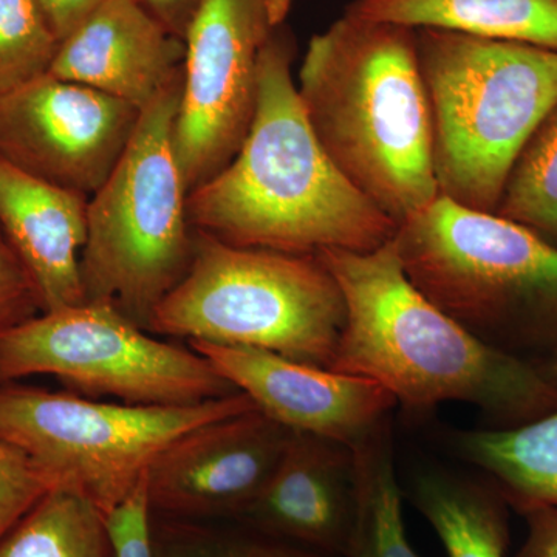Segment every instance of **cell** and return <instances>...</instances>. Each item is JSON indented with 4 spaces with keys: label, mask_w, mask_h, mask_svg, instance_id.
I'll return each mask as SVG.
<instances>
[{
    "label": "cell",
    "mask_w": 557,
    "mask_h": 557,
    "mask_svg": "<svg viewBox=\"0 0 557 557\" xmlns=\"http://www.w3.org/2000/svg\"><path fill=\"white\" fill-rule=\"evenodd\" d=\"M338 282L346 324L330 369L387 388L408 410L460 403L519 428L557 410V384L537 362L483 343L406 276L394 239L373 251L318 252Z\"/></svg>",
    "instance_id": "cell-1"
},
{
    "label": "cell",
    "mask_w": 557,
    "mask_h": 557,
    "mask_svg": "<svg viewBox=\"0 0 557 557\" xmlns=\"http://www.w3.org/2000/svg\"><path fill=\"white\" fill-rule=\"evenodd\" d=\"M454 446L516 512L557 508V410L519 428L456 432Z\"/></svg>",
    "instance_id": "cell-18"
},
{
    "label": "cell",
    "mask_w": 557,
    "mask_h": 557,
    "mask_svg": "<svg viewBox=\"0 0 557 557\" xmlns=\"http://www.w3.org/2000/svg\"><path fill=\"white\" fill-rule=\"evenodd\" d=\"M89 197L0 160V228L38 288L42 313L86 302L81 255Z\"/></svg>",
    "instance_id": "cell-16"
},
{
    "label": "cell",
    "mask_w": 557,
    "mask_h": 557,
    "mask_svg": "<svg viewBox=\"0 0 557 557\" xmlns=\"http://www.w3.org/2000/svg\"><path fill=\"white\" fill-rule=\"evenodd\" d=\"M35 375L81 397L157 408L239 392L193 347L164 343L100 300L46 311L0 336V386Z\"/></svg>",
    "instance_id": "cell-9"
},
{
    "label": "cell",
    "mask_w": 557,
    "mask_h": 557,
    "mask_svg": "<svg viewBox=\"0 0 557 557\" xmlns=\"http://www.w3.org/2000/svg\"><path fill=\"white\" fill-rule=\"evenodd\" d=\"M347 13L557 50V0H355Z\"/></svg>",
    "instance_id": "cell-17"
},
{
    "label": "cell",
    "mask_w": 557,
    "mask_h": 557,
    "mask_svg": "<svg viewBox=\"0 0 557 557\" xmlns=\"http://www.w3.org/2000/svg\"><path fill=\"white\" fill-rule=\"evenodd\" d=\"M528 536L516 557H557V508L531 507L519 512Z\"/></svg>",
    "instance_id": "cell-28"
},
{
    "label": "cell",
    "mask_w": 557,
    "mask_h": 557,
    "mask_svg": "<svg viewBox=\"0 0 557 557\" xmlns=\"http://www.w3.org/2000/svg\"><path fill=\"white\" fill-rule=\"evenodd\" d=\"M60 44L38 0H0V98L47 75Z\"/></svg>",
    "instance_id": "cell-24"
},
{
    "label": "cell",
    "mask_w": 557,
    "mask_h": 557,
    "mask_svg": "<svg viewBox=\"0 0 557 557\" xmlns=\"http://www.w3.org/2000/svg\"><path fill=\"white\" fill-rule=\"evenodd\" d=\"M40 313L38 288L0 228V336Z\"/></svg>",
    "instance_id": "cell-26"
},
{
    "label": "cell",
    "mask_w": 557,
    "mask_h": 557,
    "mask_svg": "<svg viewBox=\"0 0 557 557\" xmlns=\"http://www.w3.org/2000/svg\"><path fill=\"white\" fill-rule=\"evenodd\" d=\"M182 89L183 69L141 109L126 149L87 205L84 296L113 304L148 332L194 256L196 231L174 143Z\"/></svg>",
    "instance_id": "cell-6"
},
{
    "label": "cell",
    "mask_w": 557,
    "mask_h": 557,
    "mask_svg": "<svg viewBox=\"0 0 557 557\" xmlns=\"http://www.w3.org/2000/svg\"><path fill=\"white\" fill-rule=\"evenodd\" d=\"M412 504L435 531L448 557H505L509 505L490 479L424 471L413 480Z\"/></svg>",
    "instance_id": "cell-19"
},
{
    "label": "cell",
    "mask_w": 557,
    "mask_h": 557,
    "mask_svg": "<svg viewBox=\"0 0 557 557\" xmlns=\"http://www.w3.org/2000/svg\"><path fill=\"white\" fill-rule=\"evenodd\" d=\"M296 87L330 160L397 225L438 199L413 28L346 11L311 38Z\"/></svg>",
    "instance_id": "cell-3"
},
{
    "label": "cell",
    "mask_w": 557,
    "mask_h": 557,
    "mask_svg": "<svg viewBox=\"0 0 557 557\" xmlns=\"http://www.w3.org/2000/svg\"><path fill=\"white\" fill-rule=\"evenodd\" d=\"M0 557H116L108 519L86 498L53 490L0 541Z\"/></svg>",
    "instance_id": "cell-21"
},
{
    "label": "cell",
    "mask_w": 557,
    "mask_h": 557,
    "mask_svg": "<svg viewBox=\"0 0 557 557\" xmlns=\"http://www.w3.org/2000/svg\"><path fill=\"white\" fill-rule=\"evenodd\" d=\"M53 490V480L33 458L0 442V541Z\"/></svg>",
    "instance_id": "cell-25"
},
{
    "label": "cell",
    "mask_w": 557,
    "mask_h": 557,
    "mask_svg": "<svg viewBox=\"0 0 557 557\" xmlns=\"http://www.w3.org/2000/svg\"><path fill=\"white\" fill-rule=\"evenodd\" d=\"M150 512L145 480L126 502L108 516L116 557H153Z\"/></svg>",
    "instance_id": "cell-27"
},
{
    "label": "cell",
    "mask_w": 557,
    "mask_h": 557,
    "mask_svg": "<svg viewBox=\"0 0 557 557\" xmlns=\"http://www.w3.org/2000/svg\"><path fill=\"white\" fill-rule=\"evenodd\" d=\"M277 30L260 51L247 138L222 171L188 194L190 226L237 247L295 255L383 247L398 225L322 148L293 79L292 39Z\"/></svg>",
    "instance_id": "cell-2"
},
{
    "label": "cell",
    "mask_w": 557,
    "mask_h": 557,
    "mask_svg": "<svg viewBox=\"0 0 557 557\" xmlns=\"http://www.w3.org/2000/svg\"><path fill=\"white\" fill-rule=\"evenodd\" d=\"M255 408L242 392L196 406L157 408L10 383L0 386V442L24 450L57 490L86 498L108 518L141 485L172 440Z\"/></svg>",
    "instance_id": "cell-8"
},
{
    "label": "cell",
    "mask_w": 557,
    "mask_h": 557,
    "mask_svg": "<svg viewBox=\"0 0 557 557\" xmlns=\"http://www.w3.org/2000/svg\"><path fill=\"white\" fill-rule=\"evenodd\" d=\"M256 409L299 434L354 448L398 405L394 395L364 376L307 364L259 348L190 341Z\"/></svg>",
    "instance_id": "cell-13"
},
{
    "label": "cell",
    "mask_w": 557,
    "mask_h": 557,
    "mask_svg": "<svg viewBox=\"0 0 557 557\" xmlns=\"http://www.w3.org/2000/svg\"><path fill=\"white\" fill-rule=\"evenodd\" d=\"M139 113L129 102L47 73L0 98V160L94 196L126 149Z\"/></svg>",
    "instance_id": "cell-11"
},
{
    "label": "cell",
    "mask_w": 557,
    "mask_h": 557,
    "mask_svg": "<svg viewBox=\"0 0 557 557\" xmlns=\"http://www.w3.org/2000/svg\"><path fill=\"white\" fill-rule=\"evenodd\" d=\"M394 242L409 281L480 341L525 359L555 354L557 248L536 233L440 196Z\"/></svg>",
    "instance_id": "cell-5"
},
{
    "label": "cell",
    "mask_w": 557,
    "mask_h": 557,
    "mask_svg": "<svg viewBox=\"0 0 557 557\" xmlns=\"http://www.w3.org/2000/svg\"><path fill=\"white\" fill-rule=\"evenodd\" d=\"M271 27L265 0H201L185 39L175 152L188 194L214 177L247 138L260 51Z\"/></svg>",
    "instance_id": "cell-10"
},
{
    "label": "cell",
    "mask_w": 557,
    "mask_h": 557,
    "mask_svg": "<svg viewBox=\"0 0 557 557\" xmlns=\"http://www.w3.org/2000/svg\"><path fill=\"white\" fill-rule=\"evenodd\" d=\"M355 515L343 557H420L403 516V490L395 467L388 418L351 448Z\"/></svg>",
    "instance_id": "cell-20"
},
{
    "label": "cell",
    "mask_w": 557,
    "mask_h": 557,
    "mask_svg": "<svg viewBox=\"0 0 557 557\" xmlns=\"http://www.w3.org/2000/svg\"><path fill=\"white\" fill-rule=\"evenodd\" d=\"M183 62V39L138 0H106L61 40L49 73L141 110Z\"/></svg>",
    "instance_id": "cell-14"
},
{
    "label": "cell",
    "mask_w": 557,
    "mask_h": 557,
    "mask_svg": "<svg viewBox=\"0 0 557 557\" xmlns=\"http://www.w3.org/2000/svg\"><path fill=\"white\" fill-rule=\"evenodd\" d=\"M292 434L256 408L190 429L161 449L146 472L150 512L239 519L269 483Z\"/></svg>",
    "instance_id": "cell-12"
},
{
    "label": "cell",
    "mask_w": 557,
    "mask_h": 557,
    "mask_svg": "<svg viewBox=\"0 0 557 557\" xmlns=\"http://www.w3.org/2000/svg\"><path fill=\"white\" fill-rule=\"evenodd\" d=\"M271 27L277 28L287 20L293 0H265Z\"/></svg>",
    "instance_id": "cell-31"
},
{
    "label": "cell",
    "mask_w": 557,
    "mask_h": 557,
    "mask_svg": "<svg viewBox=\"0 0 557 557\" xmlns=\"http://www.w3.org/2000/svg\"><path fill=\"white\" fill-rule=\"evenodd\" d=\"M153 557H338L256 530L239 520L150 518Z\"/></svg>",
    "instance_id": "cell-23"
},
{
    "label": "cell",
    "mask_w": 557,
    "mask_h": 557,
    "mask_svg": "<svg viewBox=\"0 0 557 557\" xmlns=\"http://www.w3.org/2000/svg\"><path fill=\"white\" fill-rule=\"evenodd\" d=\"M496 214L525 226L557 248V106L516 160Z\"/></svg>",
    "instance_id": "cell-22"
},
{
    "label": "cell",
    "mask_w": 557,
    "mask_h": 557,
    "mask_svg": "<svg viewBox=\"0 0 557 557\" xmlns=\"http://www.w3.org/2000/svg\"><path fill=\"white\" fill-rule=\"evenodd\" d=\"M152 16L180 39H185L201 0H138Z\"/></svg>",
    "instance_id": "cell-30"
},
{
    "label": "cell",
    "mask_w": 557,
    "mask_h": 557,
    "mask_svg": "<svg viewBox=\"0 0 557 557\" xmlns=\"http://www.w3.org/2000/svg\"><path fill=\"white\" fill-rule=\"evenodd\" d=\"M38 2L49 21L51 30L61 42L106 0H38Z\"/></svg>",
    "instance_id": "cell-29"
},
{
    "label": "cell",
    "mask_w": 557,
    "mask_h": 557,
    "mask_svg": "<svg viewBox=\"0 0 557 557\" xmlns=\"http://www.w3.org/2000/svg\"><path fill=\"white\" fill-rule=\"evenodd\" d=\"M534 362H537L539 369L544 372V375L547 376L549 381L557 384V350L555 354L549 355V357Z\"/></svg>",
    "instance_id": "cell-32"
},
{
    "label": "cell",
    "mask_w": 557,
    "mask_h": 557,
    "mask_svg": "<svg viewBox=\"0 0 557 557\" xmlns=\"http://www.w3.org/2000/svg\"><path fill=\"white\" fill-rule=\"evenodd\" d=\"M354 515L351 448L293 432L269 483L237 520L271 536L343 557Z\"/></svg>",
    "instance_id": "cell-15"
},
{
    "label": "cell",
    "mask_w": 557,
    "mask_h": 557,
    "mask_svg": "<svg viewBox=\"0 0 557 557\" xmlns=\"http://www.w3.org/2000/svg\"><path fill=\"white\" fill-rule=\"evenodd\" d=\"M344 324L343 293L318 255L237 247L196 231L188 273L149 332L330 369Z\"/></svg>",
    "instance_id": "cell-7"
},
{
    "label": "cell",
    "mask_w": 557,
    "mask_h": 557,
    "mask_svg": "<svg viewBox=\"0 0 557 557\" xmlns=\"http://www.w3.org/2000/svg\"><path fill=\"white\" fill-rule=\"evenodd\" d=\"M440 196L496 212L516 160L557 106V50L417 28Z\"/></svg>",
    "instance_id": "cell-4"
}]
</instances>
